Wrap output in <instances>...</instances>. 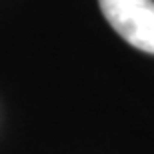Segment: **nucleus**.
<instances>
[{
	"label": "nucleus",
	"instance_id": "f257e3e1",
	"mask_svg": "<svg viewBox=\"0 0 154 154\" xmlns=\"http://www.w3.org/2000/svg\"><path fill=\"white\" fill-rule=\"evenodd\" d=\"M116 34L130 46L154 54V0H98Z\"/></svg>",
	"mask_w": 154,
	"mask_h": 154
}]
</instances>
